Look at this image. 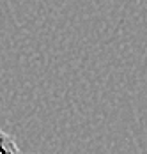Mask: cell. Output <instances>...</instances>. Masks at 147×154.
I'll return each instance as SVG.
<instances>
[{"mask_svg":"<svg viewBox=\"0 0 147 154\" xmlns=\"http://www.w3.org/2000/svg\"><path fill=\"white\" fill-rule=\"evenodd\" d=\"M0 154H21L16 140L4 128H0Z\"/></svg>","mask_w":147,"mask_h":154,"instance_id":"cell-1","label":"cell"}]
</instances>
